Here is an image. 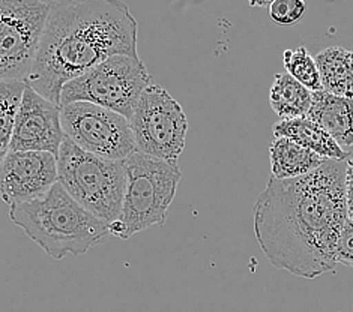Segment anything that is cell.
<instances>
[{"mask_svg": "<svg viewBox=\"0 0 353 312\" xmlns=\"http://www.w3.org/2000/svg\"><path fill=\"white\" fill-rule=\"evenodd\" d=\"M50 8L41 0H0V81L26 83Z\"/></svg>", "mask_w": 353, "mask_h": 312, "instance_id": "8", "label": "cell"}, {"mask_svg": "<svg viewBox=\"0 0 353 312\" xmlns=\"http://www.w3.org/2000/svg\"><path fill=\"white\" fill-rule=\"evenodd\" d=\"M313 92L305 89L289 74H276L271 94H269V103L280 117V121H293L305 117L311 107Z\"/></svg>", "mask_w": 353, "mask_h": 312, "instance_id": "16", "label": "cell"}, {"mask_svg": "<svg viewBox=\"0 0 353 312\" xmlns=\"http://www.w3.org/2000/svg\"><path fill=\"white\" fill-rule=\"evenodd\" d=\"M59 183L92 215L110 224L121 219L125 165L95 156L63 140L57 155Z\"/></svg>", "mask_w": 353, "mask_h": 312, "instance_id": "4", "label": "cell"}, {"mask_svg": "<svg viewBox=\"0 0 353 312\" xmlns=\"http://www.w3.org/2000/svg\"><path fill=\"white\" fill-rule=\"evenodd\" d=\"M150 84L152 77L140 57L112 56L66 83L61 92V107L90 103L130 121L141 94Z\"/></svg>", "mask_w": 353, "mask_h": 312, "instance_id": "6", "label": "cell"}, {"mask_svg": "<svg viewBox=\"0 0 353 312\" xmlns=\"http://www.w3.org/2000/svg\"><path fill=\"white\" fill-rule=\"evenodd\" d=\"M272 177L280 180L296 179L317 170L326 159L289 138H275L269 146Z\"/></svg>", "mask_w": 353, "mask_h": 312, "instance_id": "14", "label": "cell"}, {"mask_svg": "<svg viewBox=\"0 0 353 312\" xmlns=\"http://www.w3.org/2000/svg\"><path fill=\"white\" fill-rule=\"evenodd\" d=\"M316 63L322 89L327 94L353 98V52L343 47H330L319 53Z\"/></svg>", "mask_w": 353, "mask_h": 312, "instance_id": "15", "label": "cell"}, {"mask_svg": "<svg viewBox=\"0 0 353 312\" xmlns=\"http://www.w3.org/2000/svg\"><path fill=\"white\" fill-rule=\"evenodd\" d=\"M275 138H289L293 140L302 147L313 152L323 159L331 161H346L352 154L343 150L325 131L317 125L310 122L305 117L293 121H279L272 126Z\"/></svg>", "mask_w": 353, "mask_h": 312, "instance_id": "13", "label": "cell"}, {"mask_svg": "<svg viewBox=\"0 0 353 312\" xmlns=\"http://www.w3.org/2000/svg\"><path fill=\"white\" fill-rule=\"evenodd\" d=\"M61 123L65 137L88 154L123 163L137 152L130 121L107 108L90 103L63 105Z\"/></svg>", "mask_w": 353, "mask_h": 312, "instance_id": "9", "label": "cell"}, {"mask_svg": "<svg viewBox=\"0 0 353 312\" xmlns=\"http://www.w3.org/2000/svg\"><path fill=\"white\" fill-rule=\"evenodd\" d=\"M305 119L317 125L337 145H353V98H343L325 90L313 92Z\"/></svg>", "mask_w": 353, "mask_h": 312, "instance_id": "12", "label": "cell"}, {"mask_svg": "<svg viewBox=\"0 0 353 312\" xmlns=\"http://www.w3.org/2000/svg\"><path fill=\"white\" fill-rule=\"evenodd\" d=\"M284 68L292 79H295L310 92H319L322 89L321 74L316 63V59L308 53L305 47L296 50H285L283 53Z\"/></svg>", "mask_w": 353, "mask_h": 312, "instance_id": "18", "label": "cell"}, {"mask_svg": "<svg viewBox=\"0 0 353 312\" xmlns=\"http://www.w3.org/2000/svg\"><path fill=\"white\" fill-rule=\"evenodd\" d=\"M63 140L61 105L28 86L15 116L10 152H48L57 158Z\"/></svg>", "mask_w": 353, "mask_h": 312, "instance_id": "10", "label": "cell"}, {"mask_svg": "<svg viewBox=\"0 0 353 312\" xmlns=\"http://www.w3.org/2000/svg\"><path fill=\"white\" fill-rule=\"evenodd\" d=\"M125 165V194L121 221L128 236L150 227H163L182 179L178 164L167 163L140 152L131 155Z\"/></svg>", "mask_w": 353, "mask_h": 312, "instance_id": "5", "label": "cell"}, {"mask_svg": "<svg viewBox=\"0 0 353 312\" xmlns=\"http://www.w3.org/2000/svg\"><path fill=\"white\" fill-rule=\"evenodd\" d=\"M26 87L24 81H0V163L10 154L15 116Z\"/></svg>", "mask_w": 353, "mask_h": 312, "instance_id": "17", "label": "cell"}, {"mask_svg": "<svg viewBox=\"0 0 353 312\" xmlns=\"http://www.w3.org/2000/svg\"><path fill=\"white\" fill-rule=\"evenodd\" d=\"M344 185H346L347 212L350 215V214H353V155L346 163V179H344Z\"/></svg>", "mask_w": 353, "mask_h": 312, "instance_id": "21", "label": "cell"}, {"mask_svg": "<svg viewBox=\"0 0 353 312\" xmlns=\"http://www.w3.org/2000/svg\"><path fill=\"white\" fill-rule=\"evenodd\" d=\"M137 21L119 0L52 2L26 84L61 105L66 83L112 56L140 57Z\"/></svg>", "mask_w": 353, "mask_h": 312, "instance_id": "2", "label": "cell"}, {"mask_svg": "<svg viewBox=\"0 0 353 312\" xmlns=\"http://www.w3.org/2000/svg\"><path fill=\"white\" fill-rule=\"evenodd\" d=\"M346 163L326 161L305 176L271 177L253 207L254 233L266 258L305 280L337 266L335 248L349 219Z\"/></svg>", "mask_w": 353, "mask_h": 312, "instance_id": "1", "label": "cell"}, {"mask_svg": "<svg viewBox=\"0 0 353 312\" xmlns=\"http://www.w3.org/2000/svg\"><path fill=\"white\" fill-rule=\"evenodd\" d=\"M57 182V158L48 152H10L0 163V197L10 207L43 196Z\"/></svg>", "mask_w": 353, "mask_h": 312, "instance_id": "11", "label": "cell"}, {"mask_svg": "<svg viewBox=\"0 0 353 312\" xmlns=\"http://www.w3.org/2000/svg\"><path fill=\"white\" fill-rule=\"evenodd\" d=\"M349 218H350V219H352V221H353V214H350V215H349Z\"/></svg>", "mask_w": 353, "mask_h": 312, "instance_id": "23", "label": "cell"}, {"mask_svg": "<svg viewBox=\"0 0 353 312\" xmlns=\"http://www.w3.org/2000/svg\"><path fill=\"white\" fill-rule=\"evenodd\" d=\"M10 219L56 260L86 254L110 236L108 224L79 205L59 182L43 196L11 206Z\"/></svg>", "mask_w": 353, "mask_h": 312, "instance_id": "3", "label": "cell"}, {"mask_svg": "<svg viewBox=\"0 0 353 312\" xmlns=\"http://www.w3.org/2000/svg\"><path fill=\"white\" fill-rule=\"evenodd\" d=\"M130 126L137 152L178 164L185 149L188 119L181 104L164 87L150 84L143 92Z\"/></svg>", "mask_w": 353, "mask_h": 312, "instance_id": "7", "label": "cell"}, {"mask_svg": "<svg viewBox=\"0 0 353 312\" xmlns=\"http://www.w3.org/2000/svg\"><path fill=\"white\" fill-rule=\"evenodd\" d=\"M307 3L302 0H274L268 8L269 19L279 26H293L305 15Z\"/></svg>", "mask_w": 353, "mask_h": 312, "instance_id": "19", "label": "cell"}, {"mask_svg": "<svg viewBox=\"0 0 353 312\" xmlns=\"http://www.w3.org/2000/svg\"><path fill=\"white\" fill-rule=\"evenodd\" d=\"M337 264L353 267V221L349 218L340 231L337 248H335Z\"/></svg>", "mask_w": 353, "mask_h": 312, "instance_id": "20", "label": "cell"}, {"mask_svg": "<svg viewBox=\"0 0 353 312\" xmlns=\"http://www.w3.org/2000/svg\"><path fill=\"white\" fill-rule=\"evenodd\" d=\"M250 5H251V6H266V8H269V5H271V2H251Z\"/></svg>", "mask_w": 353, "mask_h": 312, "instance_id": "22", "label": "cell"}]
</instances>
